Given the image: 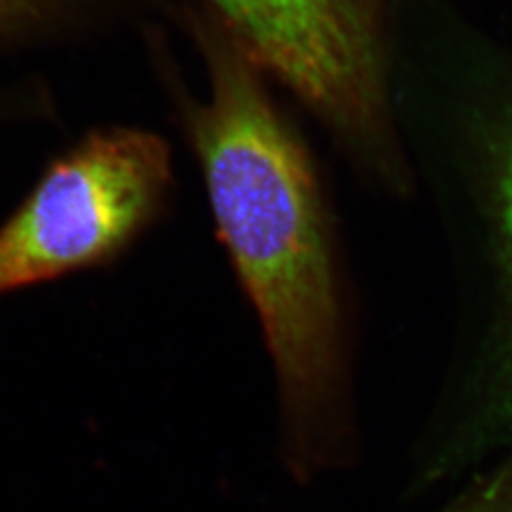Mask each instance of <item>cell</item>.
Segmentation results:
<instances>
[{
    "label": "cell",
    "mask_w": 512,
    "mask_h": 512,
    "mask_svg": "<svg viewBox=\"0 0 512 512\" xmlns=\"http://www.w3.org/2000/svg\"><path fill=\"white\" fill-rule=\"evenodd\" d=\"M173 29L202 63L205 97L186 86L169 29H150L141 44L270 353L285 465L308 482L359 452L346 283L327 196L310 148L247 46L186 0Z\"/></svg>",
    "instance_id": "6da1fadb"
},
{
    "label": "cell",
    "mask_w": 512,
    "mask_h": 512,
    "mask_svg": "<svg viewBox=\"0 0 512 512\" xmlns=\"http://www.w3.org/2000/svg\"><path fill=\"white\" fill-rule=\"evenodd\" d=\"M247 46L310 112L365 183L406 196L414 175L395 124L384 0H186Z\"/></svg>",
    "instance_id": "7a4b0ae2"
},
{
    "label": "cell",
    "mask_w": 512,
    "mask_h": 512,
    "mask_svg": "<svg viewBox=\"0 0 512 512\" xmlns=\"http://www.w3.org/2000/svg\"><path fill=\"white\" fill-rule=\"evenodd\" d=\"M173 175L156 131H86L0 224V296L116 262L164 219Z\"/></svg>",
    "instance_id": "3957f363"
},
{
    "label": "cell",
    "mask_w": 512,
    "mask_h": 512,
    "mask_svg": "<svg viewBox=\"0 0 512 512\" xmlns=\"http://www.w3.org/2000/svg\"><path fill=\"white\" fill-rule=\"evenodd\" d=\"M463 175L486 279V315L454 404L427 433L414 484L456 478L512 444V95L476 112Z\"/></svg>",
    "instance_id": "277c9868"
},
{
    "label": "cell",
    "mask_w": 512,
    "mask_h": 512,
    "mask_svg": "<svg viewBox=\"0 0 512 512\" xmlns=\"http://www.w3.org/2000/svg\"><path fill=\"white\" fill-rule=\"evenodd\" d=\"M179 0H0V57L84 50L171 29Z\"/></svg>",
    "instance_id": "5b68a950"
},
{
    "label": "cell",
    "mask_w": 512,
    "mask_h": 512,
    "mask_svg": "<svg viewBox=\"0 0 512 512\" xmlns=\"http://www.w3.org/2000/svg\"><path fill=\"white\" fill-rule=\"evenodd\" d=\"M57 116L54 90L42 76L23 74L0 82V126L54 122Z\"/></svg>",
    "instance_id": "8992f818"
},
{
    "label": "cell",
    "mask_w": 512,
    "mask_h": 512,
    "mask_svg": "<svg viewBox=\"0 0 512 512\" xmlns=\"http://www.w3.org/2000/svg\"><path fill=\"white\" fill-rule=\"evenodd\" d=\"M439 512H512V444Z\"/></svg>",
    "instance_id": "52a82bcc"
}]
</instances>
